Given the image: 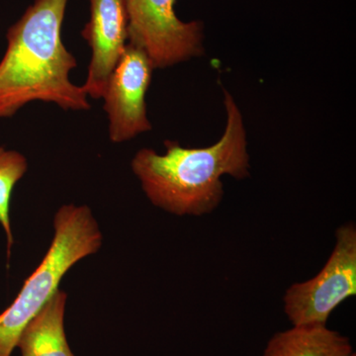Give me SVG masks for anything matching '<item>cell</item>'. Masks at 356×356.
<instances>
[{"label": "cell", "instance_id": "cell-1", "mask_svg": "<svg viewBox=\"0 0 356 356\" xmlns=\"http://www.w3.org/2000/svg\"><path fill=\"white\" fill-rule=\"evenodd\" d=\"M224 105L226 128L213 146L184 147L168 140L163 154L147 147L136 153L131 168L154 206L177 216H204L216 210L224 198L222 177H250L242 112L226 89Z\"/></svg>", "mask_w": 356, "mask_h": 356}, {"label": "cell", "instance_id": "cell-2", "mask_svg": "<svg viewBox=\"0 0 356 356\" xmlns=\"http://www.w3.org/2000/svg\"><path fill=\"white\" fill-rule=\"evenodd\" d=\"M69 0H35L6 34L0 60V119L11 118L33 102L65 111H88V96L70 74L76 58L65 48L62 26Z\"/></svg>", "mask_w": 356, "mask_h": 356}, {"label": "cell", "instance_id": "cell-3", "mask_svg": "<svg viewBox=\"0 0 356 356\" xmlns=\"http://www.w3.org/2000/svg\"><path fill=\"white\" fill-rule=\"evenodd\" d=\"M54 229L43 261L0 314V356L13 355L23 331L58 291L70 269L102 248V229L88 206L63 205L54 218Z\"/></svg>", "mask_w": 356, "mask_h": 356}, {"label": "cell", "instance_id": "cell-4", "mask_svg": "<svg viewBox=\"0 0 356 356\" xmlns=\"http://www.w3.org/2000/svg\"><path fill=\"white\" fill-rule=\"evenodd\" d=\"M356 295V227L353 222L336 229V243L317 275L294 283L283 297L292 325H327L332 312Z\"/></svg>", "mask_w": 356, "mask_h": 356}, {"label": "cell", "instance_id": "cell-5", "mask_svg": "<svg viewBox=\"0 0 356 356\" xmlns=\"http://www.w3.org/2000/svg\"><path fill=\"white\" fill-rule=\"evenodd\" d=\"M177 0H125L128 43L140 49L154 69H165L204 54L203 24L177 17Z\"/></svg>", "mask_w": 356, "mask_h": 356}, {"label": "cell", "instance_id": "cell-6", "mask_svg": "<svg viewBox=\"0 0 356 356\" xmlns=\"http://www.w3.org/2000/svg\"><path fill=\"white\" fill-rule=\"evenodd\" d=\"M154 70L144 51L126 44L102 96L112 143L127 142L153 128L147 118L146 95Z\"/></svg>", "mask_w": 356, "mask_h": 356}, {"label": "cell", "instance_id": "cell-7", "mask_svg": "<svg viewBox=\"0 0 356 356\" xmlns=\"http://www.w3.org/2000/svg\"><path fill=\"white\" fill-rule=\"evenodd\" d=\"M88 1L90 18L81 35L92 56L83 88L88 97L100 99L128 43V16L125 0Z\"/></svg>", "mask_w": 356, "mask_h": 356}, {"label": "cell", "instance_id": "cell-8", "mask_svg": "<svg viewBox=\"0 0 356 356\" xmlns=\"http://www.w3.org/2000/svg\"><path fill=\"white\" fill-rule=\"evenodd\" d=\"M350 339L327 325H292L274 334L262 356H353Z\"/></svg>", "mask_w": 356, "mask_h": 356}, {"label": "cell", "instance_id": "cell-9", "mask_svg": "<svg viewBox=\"0 0 356 356\" xmlns=\"http://www.w3.org/2000/svg\"><path fill=\"white\" fill-rule=\"evenodd\" d=\"M67 295L58 289L21 334V356H76L65 332Z\"/></svg>", "mask_w": 356, "mask_h": 356}, {"label": "cell", "instance_id": "cell-10", "mask_svg": "<svg viewBox=\"0 0 356 356\" xmlns=\"http://www.w3.org/2000/svg\"><path fill=\"white\" fill-rule=\"evenodd\" d=\"M28 170L24 154L0 147V225L7 240V255L10 257L14 238L10 222L11 196L15 185Z\"/></svg>", "mask_w": 356, "mask_h": 356}, {"label": "cell", "instance_id": "cell-11", "mask_svg": "<svg viewBox=\"0 0 356 356\" xmlns=\"http://www.w3.org/2000/svg\"><path fill=\"white\" fill-rule=\"evenodd\" d=\"M353 356H356L355 353V355H353Z\"/></svg>", "mask_w": 356, "mask_h": 356}]
</instances>
